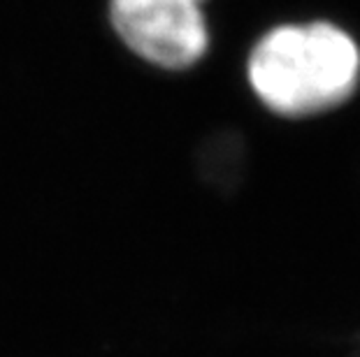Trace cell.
Wrapping results in <instances>:
<instances>
[{"instance_id": "3957f363", "label": "cell", "mask_w": 360, "mask_h": 357, "mask_svg": "<svg viewBox=\"0 0 360 357\" xmlns=\"http://www.w3.org/2000/svg\"><path fill=\"white\" fill-rule=\"evenodd\" d=\"M205 0H110V5L126 7H170V5H202Z\"/></svg>"}, {"instance_id": "7a4b0ae2", "label": "cell", "mask_w": 360, "mask_h": 357, "mask_svg": "<svg viewBox=\"0 0 360 357\" xmlns=\"http://www.w3.org/2000/svg\"><path fill=\"white\" fill-rule=\"evenodd\" d=\"M110 19L114 33L135 56L163 70H186L210 47L202 5H110Z\"/></svg>"}, {"instance_id": "6da1fadb", "label": "cell", "mask_w": 360, "mask_h": 357, "mask_svg": "<svg viewBox=\"0 0 360 357\" xmlns=\"http://www.w3.org/2000/svg\"><path fill=\"white\" fill-rule=\"evenodd\" d=\"M247 79L254 95L277 116H319L356 93L360 47L333 21L281 24L254 44Z\"/></svg>"}]
</instances>
